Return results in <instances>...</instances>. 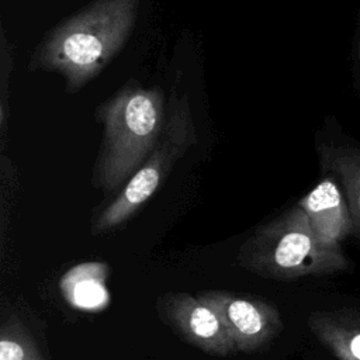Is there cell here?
<instances>
[{
    "label": "cell",
    "mask_w": 360,
    "mask_h": 360,
    "mask_svg": "<svg viewBox=\"0 0 360 360\" xmlns=\"http://www.w3.org/2000/svg\"><path fill=\"white\" fill-rule=\"evenodd\" d=\"M103 125L93 184L112 191L125 184L158 146L166 115L163 93L128 82L97 107Z\"/></svg>",
    "instance_id": "2"
},
{
    "label": "cell",
    "mask_w": 360,
    "mask_h": 360,
    "mask_svg": "<svg viewBox=\"0 0 360 360\" xmlns=\"http://www.w3.org/2000/svg\"><path fill=\"white\" fill-rule=\"evenodd\" d=\"M156 309L166 325L197 349L217 356L238 352L217 312L195 295L167 292L158 300Z\"/></svg>",
    "instance_id": "6"
},
{
    "label": "cell",
    "mask_w": 360,
    "mask_h": 360,
    "mask_svg": "<svg viewBox=\"0 0 360 360\" xmlns=\"http://www.w3.org/2000/svg\"><path fill=\"white\" fill-rule=\"evenodd\" d=\"M308 326L316 339L339 360H360L359 311H316L309 315Z\"/></svg>",
    "instance_id": "8"
},
{
    "label": "cell",
    "mask_w": 360,
    "mask_h": 360,
    "mask_svg": "<svg viewBox=\"0 0 360 360\" xmlns=\"http://www.w3.org/2000/svg\"><path fill=\"white\" fill-rule=\"evenodd\" d=\"M298 205L305 211L314 232L325 242L340 245L350 232L353 224L345 194L338 179L326 176L300 200Z\"/></svg>",
    "instance_id": "7"
},
{
    "label": "cell",
    "mask_w": 360,
    "mask_h": 360,
    "mask_svg": "<svg viewBox=\"0 0 360 360\" xmlns=\"http://www.w3.org/2000/svg\"><path fill=\"white\" fill-rule=\"evenodd\" d=\"M138 13L139 0H93L46 34L31 65L60 75L66 91H79L124 48Z\"/></svg>",
    "instance_id": "1"
},
{
    "label": "cell",
    "mask_w": 360,
    "mask_h": 360,
    "mask_svg": "<svg viewBox=\"0 0 360 360\" xmlns=\"http://www.w3.org/2000/svg\"><path fill=\"white\" fill-rule=\"evenodd\" d=\"M359 56H360V41H359Z\"/></svg>",
    "instance_id": "11"
},
{
    "label": "cell",
    "mask_w": 360,
    "mask_h": 360,
    "mask_svg": "<svg viewBox=\"0 0 360 360\" xmlns=\"http://www.w3.org/2000/svg\"><path fill=\"white\" fill-rule=\"evenodd\" d=\"M238 263L271 280L330 274L347 266L342 246L322 240L298 204L259 226L242 243Z\"/></svg>",
    "instance_id": "3"
},
{
    "label": "cell",
    "mask_w": 360,
    "mask_h": 360,
    "mask_svg": "<svg viewBox=\"0 0 360 360\" xmlns=\"http://www.w3.org/2000/svg\"><path fill=\"white\" fill-rule=\"evenodd\" d=\"M195 138L188 100L173 93L158 146L124 184L118 195L100 212L93 232H107L128 221L156 193L174 163L194 145Z\"/></svg>",
    "instance_id": "4"
},
{
    "label": "cell",
    "mask_w": 360,
    "mask_h": 360,
    "mask_svg": "<svg viewBox=\"0 0 360 360\" xmlns=\"http://www.w3.org/2000/svg\"><path fill=\"white\" fill-rule=\"evenodd\" d=\"M319 156L322 170L338 179L349 207L353 232L360 236V149L347 145H323Z\"/></svg>",
    "instance_id": "9"
},
{
    "label": "cell",
    "mask_w": 360,
    "mask_h": 360,
    "mask_svg": "<svg viewBox=\"0 0 360 360\" xmlns=\"http://www.w3.org/2000/svg\"><path fill=\"white\" fill-rule=\"evenodd\" d=\"M195 297L217 312L238 352H257L283 328L280 312L264 300L225 290H204Z\"/></svg>",
    "instance_id": "5"
},
{
    "label": "cell",
    "mask_w": 360,
    "mask_h": 360,
    "mask_svg": "<svg viewBox=\"0 0 360 360\" xmlns=\"http://www.w3.org/2000/svg\"><path fill=\"white\" fill-rule=\"evenodd\" d=\"M0 360H45L25 328L8 318L0 329Z\"/></svg>",
    "instance_id": "10"
}]
</instances>
